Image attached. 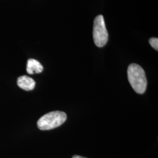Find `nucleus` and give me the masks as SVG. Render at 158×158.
Returning a JSON list of instances; mask_svg holds the SVG:
<instances>
[{
	"mask_svg": "<svg viewBox=\"0 0 158 158\" xmlns=\"http://www.w3.org/2000/svg\"><path fill=\"white\" fill-rule=\"evenodd\" d=\"M128 79L130 85L136 93L143 94L147 87V80L144 70L139 65L131 64L127 70Z\"/></svg>",
	"mask_w": 158,
	"mask_h": 158,
	"instance_id": "obj_1",
	"label": "nucleus"
},
{
	"mask_svg": "<svg viewBox=\"0 0 158 158\" xmlns=\"http://www.w3.org/2000/svg\"><path fill=\"white\" fill-rule=\"evenodd\" d=\"M66 113L56 111L47 113L40 118L37 125L40 130H50L57 128L62 125L66 120Z\"/></svg>",
	"mask_w": 158,
	"mask_h": 158,
	"instance_id": "obj_2",
	"label": "nucleus"
},
{
	"mask_svg": "<svg viewBox=\"0 0 158 158\" xmlns=\"http://www.w3.org/2000/svg\"><path fill=\"white\" fill-rule=\"evenodd\" d=\"M93 35L94 42L97 47L102 48L106 45L108 40V33L104 17L102 15H98L94 19Z\"/></svg>",
	"mask_w": 158,
	"mask_h": 158,
	"instance_id": "obj_3",
	"label": "nucleus"
},
{
	"mask_svg": "<svg viewBox=\"0 0 158 158\" xmlns=\"http://www.w3.org/2000/svg\"><path fill=\"white\" fill-rule=\"evenodd\" d=\"M35 84L36 83L34 79L26 75L19 77L17 80L18 87L24 90H32L35 88Z\"/></svg>",
	"mask_w": 158,
	"mask_h": 158,
	"instance_id": "obj_4",
	"label": "nucleus"
},
{
	"mask_svg": "<svg viewBox=\"0 0 158 158\" xmlns=\"http://www.w3.org/2000/svg\"><path fill=\"white\" fill-rule=\"evenodd\" d=\"M44 70L41 63L34 59H29L27 62V72L29 74L40 73Z\"/></svg>",
	"mask_w": 158,
	"mask_h": 158,
	"instance_id": "obj_5",
	"label": "nucleus"
},
{
	"mask_svg": "<svg viewBox=\"0 0 158 158\" xmlns=\"http://www.w3.org/2000/svg\"><path fill=\"white\" fill-rule=\"evenodd\" d=\"M149 44L155 50H158V39L156 38H152L149 40Z\"/></svg>",
	"mask_w": 158,
	"mask_h": 158,
	"instance_id": "obj_6",
	"label": "nucleus"
},
{
	"mask_svg": "<svg viewBox=\"0 0 158 158\" xmlns=\"http://www.w3.org/2000/svg\"><path fill=\"white\" fill-rule=\"evenodd\" d=\"M72 158H85V157H83V156H79V155H74L73 156Z\"/></svg>",
	"mask_w": 158,
	"mask_h": 158,
	"instance_id": "obj_7",
	"label": "nucleus"
}]
</instances>
